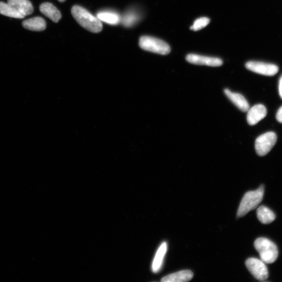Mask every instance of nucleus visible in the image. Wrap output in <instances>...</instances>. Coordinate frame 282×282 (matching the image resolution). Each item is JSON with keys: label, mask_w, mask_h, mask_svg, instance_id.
<instances>
[{"label": "nucleus", "mask_w": 282, "mask_h": 282, "mask_svg": "<svg viewBox=\"0 0 282 282\" xmlns=\"http://www.w3.org/2000/svg\"><path fill=\"white\" fill-rule=\"evenodd\" d=\"M71 13L80 25L86 30L94 33H99L102 31V22L87 10L75 6L72 8Z\"/></svg>", "instance_id": "1"}, {"label": "nucleus", "mask_w": 282, "mask_h": 282, "mask_svg": "<svg viewBox=\"0 0 282 282\" xmlns=\"http://www.w3.org/2000/svg\"><path fill=\"white\" fill-rule=\"evenodd\" d=\"M264 186L261 185L254 191L245 193L240 203L237 213V217H242L250 211L255 209L263 198Z\"/></svg>", "instance_id": "2"}, {"label": "nucleus", "mask_w": 282, "mask_h": 282, "mask_svg": "<svg viewBox=\"0 0 282 282\" xmlns=\"http://www.w3.org/2000/svg\"><path fill=\"white\" fill-rule=\"evenodd\" d=\"M254 246L264 262L271 264L276 260L278 255L277 247L271 240L265 238H259L255 240Z\"/></svg>", "instance_id": "3"}, {"label": "nucleus", "mask_w": 282, "mask_h": 282, "mask_svg": "<svg viewBox=\"0 0 282 282\" xmlns=\"http://www.w3.org/2000/svg\"><path fill=\"white\" fill-rule=\"evenodd\" d=\"M139 46L143 50L162 55H168L170 52V47L167 43L150 36L141 37Z\"/></svg>", "instance_id": "4"}, {"label": "nucleus", "mask_w": 282, "mask_h": 282, "mask_svg": "<svg viewBox=\"0 0 282 282\" xmlns=\"http://www.w3.org/2000/svg\"><path fill=\"white\" fill-rule=\"evenodd\" d=\"M277 141L276 134L273 132H266L261 135L255 142V149L257 155L263 156L270 151Z\"/></svg>", "instance_id": "5"}, {"label": "nucleus", "mask_w": 282, "mask_h": 282, "mask_svg": "<svg viewBox=\"0 0 282 282\" xmlns=\"http://www.w3.org/2000/svg\"><path fill=\"white\" fill-rule=\"evenodd\" d=\"M246 266L256 279L263 281L268 278L267 268L262 260L250 257L246 260Z\"/></svg>", "instance_id": "6"}, {"label": "nucleus", "mask_w": 282, "mask_h": 282, "mask_svg": "<svg viewBox=\"0 0 282 282\" xmlns=\"http://www.w3.org/2000/svg\"><path fill=\"white\" fill-rule=\"evenodd\" d=\"M246 67L251 71L265 76H274L278 71V67L275 65L257 61H249Z\"/></svg>", "instance_id": "7"}, {"label": "nucleus", "mask_w": 282, "mask_h": 282, "mask_svg": "<svg viewBox=\"0 0 282 282\" xmlns=\"http://www.w3.org/2000/svg\"><path fill=\"white\" fill-rule=\"evenodd\" d=\"M186 59L189 63L193 65L215 67H220L223 65V61L218 58L189 54L187 56Z\"/></svg>", "instance_id": "8"}, {"label": "nucleus", "mask_w": 282, "mask_h": 282, "mask_svg": "<svg viewBox=\"0 0 282 282\" xmlns=\"http://www.w3.org/2000/svg\"><path fill=\"white\" fill-rule=\"evenodd\" d=\"M267 114L265 107L262 104H257L248 110L247 119L250 126H254L263 119Z\"/></svg>", "instance_id": "9"}, {"label": "nucleus", "mask_w": 282, "mask_h": 282, "mask_svg": "<svg viewBox=\"0 0 282 282\" xmlns=\"http://www.w3.org/2000/svg\"><path fill=\"white\" fill-rule=\"evenodd\" d=\"M224 93L228 99L234 104L241 111L247 112L249 109V104L244 97L240 94L231 92L225 89Z\"/></svg>", "instance_id": "10"}, {"label": "nucleus", "mask_w": 282, "mask_h": 282, "mask_svg": "<svg viewBox=\"0 0 282 282\" xmlns=\"http://www.w3.org/2000/svg\"><path fill=\"white\" fill-rule=\"evenodd\" d=\"M8 3L25 17L33 13V5L29 0H8Z\"/></svg>", "instance_id": "11"}, {"label": "nucleus", "mask_w": 282, "mask_h": 282, "mask_svg": "<svg viewBox=\"0 0 282 282\" xmlns=\"http://www.w3.org/2000/svg\"><path fill=\"white\" fill-rule=\"evenodd\" d=\"M193 277V272L187 269L167 275L163 277L162 282H186L192 279Z\"/></svg>", "instance_id": "12"}, {"label": "nucleus", "mask_w": 282, "mask_h": 282, "mask_svg": "<svg viewBox=\"0 0 282 282\" xmlns=\"http://www.w3.org/2000/svg\"><path fill=\"white\" fill-rule=\"evenodd\" d=\"M40 9L42 14L54 22L58 23L62 18L60 12L51 3L43 4L41 5Z\"/></svg>", "instance_id": "13"}, {"label": "nucleus", "mask_w": 282, "mask_h": 282, "mask_svg": "<svg viewBox=\"0 0 282 282\" xmlns=\"http://www.w3.org/2000/svg\"><path fill=\"white\" fill-rule=\"evenodd\" d=\"M22 26L26 29L40 32L46 29V23L42 18L36 17L24 21L22 23Z\"/></svg>", "instance_id": "14"}, {"label": "nucleus", "mask_w": 282, "mask_h": 282, "mask_svg": "<svg viewBox=\"0 0 282 282\" xmlns=\"http://www.w3.org/2000/svg\"><path fill=\"white\" fill-rule=\"evenodd\" d=\"M167 251V242L165 241L161 244L155 255L152 266L153 272L157 273L160 270Z\"/></svg>", "instance_id": "15"}, {"label": "nucleus", "mask_w": 282, "mask_h": 282, "mask_svg": "<svg viewBox=\"0 0 282 282\" xmlns=\"http://www.w3.org/2000/svg\"><path fill=\"white\" fill-rule=\"evenodd\" d=\"M96 17L101 22H104L110 25L115 26L121 23V17L116 12L105 11L99 12Z\"/></svg>", "instance_id": "16"}, {"label": "nucleus", "mask_w": 282, "mask_h": 282, "mask_svg": "<svg viewBox=\"0 0 282 282\" xmlns=\"http://www.w3.org/2000/svg\"><path fill=\"white\" fill-rule=\"evenodd\" d=\"M257 217L264 224H270L275 219V215L269 208L265 206H260L256 211Z\"/></svg>", "instance_id": "17"}, {"label": "nucleus", "mask_w": 282, "mask_h": 282, "mask_svg": "<svg viewBox=\"0 0 282 282\" xmlns=\"http://www.w3.org/2000/svg\"><path fill=\"white\" fill-rule=\"evenodd\" d=\"M0 14L16 19H23L25 18L15 8L10 4L0 2Z\"/></svg>", "instance_id": "18"}, {"label": "nucleus", "mask_w": 282, "mask_h": 282, "mask_svg": "<svg viewBox=\"0 0 282 282\" xmlns=\"http://www.w3.org/2000/svg\"><path fill=\"white\" fill-rule=\"evenodd\" d=\"M139 20V16L134 12H129L121 18V23L126 28H130Z\"/></svg>", "instance_id": "19"}, {"label": "nucleus", "mask_w": 282, "mask_h": 282, "mask_svg": "<svg viewBox=\"0 0 282 282\" xmlns=\"http://www.w3.org/2000/svg\"><path fill=\"white\" fill-rule=\"evenodd\" d=\"M210 20L207 18H201L196 20L190 29L193 31H198L206 27L209 24Z\"/></svg>", "instance_id": "20"}, {"label": "nucleus", "mask_w": 282, "mask_h": 282, "mask_svg": "<svg viewBox=\"0 0 282 282\" xmlns=\"http://www.w3.org/2000/svg\"><path fill=\"white\" fill-rule=\"evenodd\" d=\"M276 119L282 124V106L278 110L276 114Z\"/></svg>", "instance_id": "21"}, {"label": "nucleus", "mask_w": 282, "mask_h": 282, "mask_svg": "<svg viewBox=\"0 0 282 282\" xmlns=\"http://www.w3.org/2000/svg\"><path fill=\"white\" fill-rule=\"evenodd\" d=\"M278 91L279 96L282 99V76H281L279 81Z\"/></svg>", "instance_id": "22"}, {"label": "nucleus", "mask_w": 282, "mask_h": 282, "mask_svg": "<svg viewBox=\"0 0 282 282\" xmlns=\"http://www.w3.org/2000/svg\"><path fill=\"white\" fill-rule=\"evenodd\" d=\"M58 1L60 3H64L66 1V0H58Z\"/></svg>", "instance_id": "23"}]
</instances>
